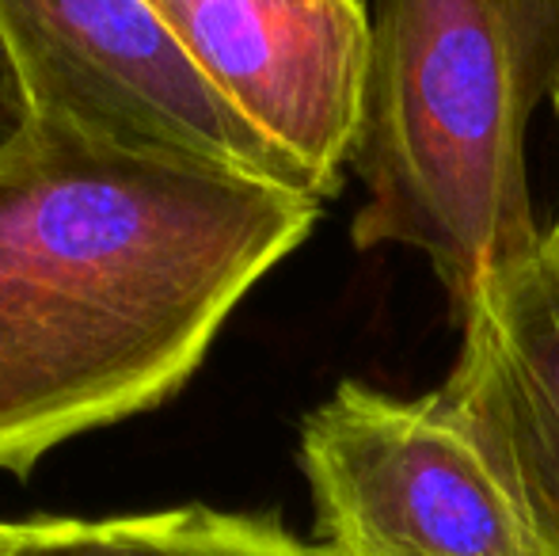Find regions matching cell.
<instances>
[{"label": "cell", "instance_id": "ba28073f", "mask_svg": "<svg viewBox=\"0 0 559 556\" xmlns=\"http://www.w3.org/2000/svg\"><path fill=\"white\" fill-rule=\"evenodd\" d=\"M31 122H35V107H31V96L23 88L12 46H8L4 31H0V156L27 134Z\"/></svg>", "mask_w": 559, "mask_h": 556}, {"label": "cell", "instance_id": "277c9868", "mask_svg": "<svg viewBox=\"0 0 559 556\" xmlns=\"http://www.w3.org/2000/svg\"><path fill=\"white\" fill-rule=\"evenodd\" d=\"M0 31L35 119L305 194L289 164L210 88L153 0H0Z\"/></svg>", "mask_w": 559, "mask_h": 556}, {"label": "cell", "instance_id": "9c48e42d", "mask_svg": "<svg viewBox=\"0 0 559 556\" xmlns=\"http://www.w3.org/2000/svg\"><path fill=\"white\" fill-rule=\"evenodd\" d=\"M8 556H58L50 537L43 534V522H12Z\"/></svg>", "mask_w": 559, "mask_h": 556}, {"label": "cell", "instance_id": "52a82bcc", "mask_svg": "<svg viewBox=\"0 0 559 556\" xmlns=\"http://www.w3.org/2000/svg\"><path fill=\"white\" fill-rule=\"evenodd\" d=\"M58 556H320L266 514L171 507L115 519H38Z\"/></svg>", "mask_w": 559, "mask_h": 556}, {"label": "cell", "instance_id": "7a4b0ae2", "mask_svg": "<svg viewBox=\"0 0 559 556\" xmlns=\"http://www.w3.org/2000/svg\"><path fill=\"white\" fill-rule=\"evenodd\" d=\"M559 84V0H373L354 245L435 263L456 320L545 245L525 134Z\"/></svg>", "mask_w": 559, "mask_h": 556}, {"label": "cell", "instance_id": "8992f818", "mask_svg": "<svg viewBox=\"0 0 559 556\" xmlns=\"http://www.w3.org/2000/svg\"><path fill=\"white\" fill-rule=\"evenodd\" d=\"M435 404L499 473L540 553L559 556V245L499 271L461 312Z\"/></svg>", "mask_w": 559, "mask_h": 556}, {"label": "cell", "instance_id": "8fae6325", "mask_svg": "<svg viewBox=\"0 0 559 556\" xmlns=\"http://www.w3.org/2000/svg\"><path fill=\"white\" fill-rule=\"evenodd\" d=\"M8 537H12V522H0V556H8Z\"/></svg>", "mask_w": 559, "mask_h": 556}, {"label": "cell", "instance_id": "30bf717a", "mask_svg": "<svg viewBox=\"0 0 559 556\" xmlns=\"http://www.w3.org/2000/svg\"><path fill=\"white\" fill-rule=\"evenodd\" d=\"M552 99H556V111H559V84H556ZM545 237H548V240H552V245H559V217H556V225H552V229H548V233H545Z\"/></svg>", "mask_w": 559, "mask_h": 556}, {"label": "cell", "instance_id": "6da1fadb", "mask_svg": "<svg viewBox=\"0 0 559 556\" xmlns=\"http://www.w3.org/2000/svg\"><path fill=\"white\" fill-rule=\"evenodd\" d=\"M320 199L35 119L0 156V473L160 409Z\"/></svg>", "mask_w": 559, "mask_h": 556}, {"label": "cell", "instance_id": "3957f363", "mask_svg": "<svg viewBox=\"0 0 559 556\" xmlns=\"http://www.w3.org/2000/svg\"><path fill=\"white\" fill-rule=\"evenodd\" d=\"M320 556H545L479 446L435 404L343 381L301 423Z\"/></svg>", "mask_w": 559, "mask_h": 556}, {"label": "cell", "instance_id": "5b68a950", "mask_svg": "<svg viewBox=\"0 0 559 556\" xmlns=\"http://www.w3.org/2000/svg\"><path fill=\"white\" fill-rule=\"evenodd\" d=\"M210 88L332 199L350 164L369 61L361 0H153Z\"/></svg>", "mask_w": 559, "mask_h": 556}]
</instances>
